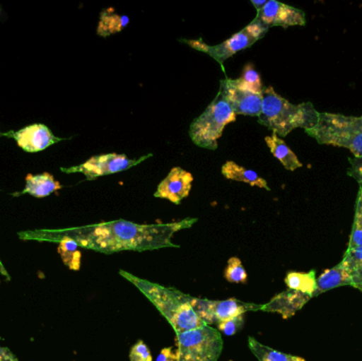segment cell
<instances>
[{
	"mask_svg": "<svg viewBox=\"0 0 362 361\" xmlns=\"http://www.w3.org/2000/svg\"><path fill=\"white\" fill-rule=\"evenodd\" d=\"M219 90L227 100L234 114L252 117H259L261 114L263 103L262 93L248 90L232 78L221 80Z\"/></svg>",
	"mask_w": 362,
	"mask_h": 361,
	"instance_id": "10",
	"label": "cell"
},
{
	"mask_svg": "<svg viewBox=\"0 0 362 361\" xmlns=\"http://www.w3.org/2000/svg\"><path fill=\"white\" fill-rule=\"evenodd\" d=\"M351 167L349 169L348 175L354 178L358 182L359 188H362V157L361 158H350Z\"/></svg>",
	"mask_w": 362,
	"mask_h": 361,
	"instance_id": "29",
	"label": "cell"
},
{
	"mask_svg": "<svg viewBox=\"0 0 362 361\" xmlns=\"http://www.w3.org/2000/svg\"><path fill=\"white\" fill-rule=\"evenodd\" d=\"M255 19L268 28H287L306 23L303 11L276 0H268L263 8L257 12Z\"/></svg>",
	"mask_w": 362,
	"mask_h": 361,
	"instance_id": "11",
	"label": "cell"
},
{
	"mask_svg": "<svg viewBox=\"0 0 362 361\" xmlns=\"http://www.w3.org/2000/svg\"><path fill=\"white\" fill-rule=\"evenodd\" d=\"M248 347L259 361H305L298 356L289 355L266 347L253 337H249Z\"/></svg>",
	"mask_w": 362,
	"mask_h": 361,
	"instance_id": "23",
	"label": "cell"
},
{
	"mask_svg": "<svg viewBox=\"0 0 362 361\" xmlns=\"http://www.w3.org/2000/svg\"><path fill=\"white\" fill-rule=\"evenodd\" d=\"M316 271L310 273H288L285 278V284L288 290H296L302 292L308 296L314 298L315 290H316Z\"/></svg>",
	"mask_w": 362,
	"mask_h": 361,
	"instance_id": "21",
	"label": "cell"
},
{
	"mask_svg": "<svg viewBox=\"0 0 362 361\" xmlns=\"http://www.w3.org/2000/svg\"><path fill=\"white\" fill-rule=\"evenodd\" d=\"M351 286V280L344 268L342 263L336 265L334 268L325 271L316 281V290H315V297L333 290V288H340V286Z\"/></svg>",
	"mask_w": 362,
	"mask_h": 361,
	"instance_id": "18",
	"label": "cell"
},
{
	"mask_svg": "<svg viewBox=\"0 0 362 361\" xmlns=\"http://www.w3.org/2000/svg\"><path fill=\"white\" fill-rule=\"evenodd\" d=\"M251 4H253V6H255V10H257V12H259V10H262L263 8V6H265L266 2H267V0H251Z\"/></svg>",
	"mask_w": 362,
	"mask_h": 361,
	"instance_id": "32",
	"label": "cell"
},
{
	"mask_svg": "<svg viewBox=\"0 0 362 361\" xmlns=\"http://www.w3.org/2000/svg\"><path fill=\"white\" fill-rule=\"evenodd\" d=\"M193 180V175L189 172L180 167H173L169 175L159 184L154 196L180 205L191 193Z\"/></svg>",
	"mask_w": 362,
	"mask_h": 361,
	"instance_id": "12",
	"label": "cell"
},
{
	"mask_svg": "<svg viewBox=\"0 0 362 361\" xmlns=\"http://www.w3.org/2000/svg\"><path fill=\"white\" fill-rule=\"evenodd\" d=\"M221 174L227 179L245 182V184H250V186L270 191L268 182L263 177H261L259 174L255 173L252 170L246 169L242 165H238L234 161H227L221 167Z\"/></svg>",
	"mask_w": 362,
	"mask_h": 361,
	"instance_id": "17",
	"label": "cell"
},
{
	"mask_svg": "<svg viewBox=\"0 0 362 361\" xmlns=\"http://www.w3.org/2000/svg\"><path fill=\"white\" fill-rule=\"evenodd\" d=\"M235 81L238 85L248 90L257 93H263L264 87L261 76H259V72L255 69V66L252 64H247L243 70L242 76L240 78H236Z\"/></svg>",
	"mask_w": 362,
	"mask_h": 361,
	"instance_id": "24",
	"label": "cell"
},
{
	"mask_svg": "<svg viewBox=\"0 0 362 361\" xmlns=\"http://www.w3.org/2000/svg\"><path fill=\"white\" fill-rule=\"evenodd\" d=\"M223 277L226 278L228 282L234 284H246L247 279H248V275L245 271L242 261L236 256H232L228 261Z\"/></svg>",
	"mask_w": 362,
	"mask_h": 361,
	"instance_id": "26",
	"label": "cell"
},
{
	"mask_svg": "<svg viewBox=\"0 0 362 361\" xmlns=\"http://www.w3.org/2000/svg\"><path fill=\"white\" fill-rule=\"evenodd\" d=\"M268 30H269V28L253 19L249 25L243 28L240 31L236 32L231 37L228 38L221 44L215 45V46H209L202 38H198V40H182L181 42H185L195 50L206 53L215 61H218L221 65H223L229 57H233L240 51L253 46L257 40H261L266 35Z\"/></svg>",
	"mask_w": 362,
	"mask_h": 361,
	"instance_id": "7",
	"label": "cell"
},
{
	"mask_svg": "<svg viewBox=\"0 0 362 361\" xmlns=\"http://www.w3.org/2000/svg\"><path fill=\"white\" fill-rule=\"evenodd\" d=\"M312 297L296 290H288L276 295L274 298L262 307L261 311L279 313L284 319L293 317L299 312Z\"/></svg>",
	"mask_w": 362,
	"mask_h": 361,
	"instance_id": "14",
	"label": "cell"
},
{
	"mask_svg": "<svg viewBox=\"0 0 362 361\" xmlns=\"http://www.w3.org/2000/svg\"><path fill=\"white\" fill-rule=\"evenodd\" d=\"M189 302L200 319L209 326H217L221 322L244 315L248 312L261 311L263 307L262 304L243 302L235 298L227 300H208L189 296Z\"/></svg>",
	"mask_w": 362,
	"mask_h": 361,
	"instance_id": "8",
	"label": "cell"
},
{
	"mask_svg": "<svg viewBox=\"0 0 362 361\" xmlns=\"http://www.w3.org/2000/svg\"><path fill=\"white\" fill-rule=\"evenodd\" d=\"M197 220V218H187L167 224L150 225L136 224L125 220H112L53 231L51 239L71 237L80 247L105 254L180 248V245L173 243L174 235L183 229L191 228Z\"/></svg>",
	"mask_w": 362,
	"mask_h": 361,
	"instance_id": "1",
	"label": "cell"
},
{
	"mask_svg": "<svg viewBox=\"0 0 362 361\" xmlns=\"http://www.w3.org/2000/svg\"><path fill=\"white\" fill-rule=\"evenodd\" d=\"M119 273L151 301L159 313L169 321L176 334L196 330L206 324L189 304V295L183 294L175 288H165L160 284L141 279L125 271H120Z\"/></svg>",
	"mask_w": 362,
	"mask_h": 361,
	"instance_id": "2",
	"label": "cell"
},
{
	"mask_svg": "<svg viewBox=\"0 0 362 361\" xmlns=\"http://www.w3.org/2000/svg\"><path fill=\"white\" fill-rule=\"evenodd\" d=\"M14 358L8 350L0 347V361H11Z\"/></svg>",
	"mask_w": 362,
	"mask_h": 361,
	"instance_id": "31",
	"label": "cell"
},
{
	"mask_svg": "<svg viewBox=\"0 0 362 361\" xmlns=\"http://www.w3.org/2000/svg\"><path fill=\"white\" fill-rule=\"evenodd\" d=\"M245 318L244 315L238 316V317L232 318V319L226 320L217 324V330L221 334L226 336H233L236 333L240 332L244 326Z\"/></svg>",
	"mask_w": 362,
	"mask_h": 361,
	"instance_id": "27",
	"label": "cell"
},
{
	"mask_svg": "<svg viewBox=\"0 0 362 361\" xmlns=\"http://www.w3.org/2000/svg\"><path fill=\"white\" fill-rule=\"evenodd\" d=\"M12 137L19 148L28 153L42 152L62 140L45 124L28 125L13 133Z\"/></svg>",
	"mask_w": 362,
	"mask_h": 361,
	"instance_id": "13",
	"label": "cell"
},
{
	"mask_svg": "<svg viewBox=\"0 0 362 361\" xmlns=\"http://www.w3.org/2000/svg\"><path fill=\"white\" fill-rule=\"evenodd\" d=\"M342 265L351 280V286L362 292V247L348 248Z\"/></svg>",
	"mask_w": 362,
	"mask_h": 361,
	"instance_id": "19",
	"label": "cell"
},
{
	"mask_svg": "<svg viewBox=\"0 0 362 361\" xmlns=\"http://www.w3.org/2000/svg\"><path fill=\"white\" fill-rule=\"evenodd\" d=\"M235 120L236 114L221 91L218 90L206 110L192 122L189 138L199 148L216 150L223 129L230 123L235 122Z\"/></svg>",
	"mask_w": 362,
	"mask_h": 361,
	"instance_id": "5",
	"label": "cell"
},
{
	"mask_svg": "<svg viewBox=\"0 0 362 361\" xmlns=\"http://www.w3.org/2000/svg\"><path fill=\"white\" fill-rule=\"evenodd\" d=\"M59 242V254L63 259L66 266L71 271H78L81 268V254L78 244L71 237H57L52 239Z\"/></svg>",
	"mask_w": 362,
	"mask_h": 361,
	"instance_id": "22",
	"label": "cell"
},
{
	"mask_svg": "<svg viewBox=\"0 0 362 361\" xmlns=\"http://www.w3.org/2000/svg\"><path fill=\"white\" fill-rule=\"evenodd\" d=\"M265 142L272 154L282 163L283 167L287 171H296V170L303 167L297 155L288 148L284 140L281 139L276 134L272 133V135L265 137Z\"/></svg>",
	"mask_w": 362,
	"mask_h": 361,
	"instance_id": "16",
	"label": "cell"
},
{
	"mask_svg": "<svg viewBox=\"0 0 362 361\" xmlns=\"http://www.w3.org/2000/svg\"><path fill=\"white\" fill-rule=\"evenodd\" d=\"M11 361H18V360H16V358H15V357H14V358H13V360H11Z\"/></svg>",
	"mask_w": 362,
	"mask_h": 361,
	"instance_id": "33",
	"label": "cell"
},
{
	"mask_svg": "<svg viewBox=\"0 0 362 361\" xmlns=\"http://www.w3.org/2000/svg\"><path fill=\"white\" fill-rule=\"evenodd\" d=\"M129 16L116 14L112 8H107L101 13L99 25L97 28V34L102 37H107V36L122 31L129 25Z\"/></svg>",
	"mask_w": 362,
	"mask_h": 361,
	"instance_id": "20",
	"label": "cell"
},
{
	"mask_svg": "<svg viewBox=\"0 0 362 361\" xmlns=\"http://www.w3.org/2000/svg\"><path fill=\"white\" fill-rule=\"evenodd\" d=\"M156 361H178L177 349L165 348L161 350Z\"/></svg>",
	"mask_w": 362,
	"mask_h": 361,
	"instance_id": "30",
	"label": "cell"
},
{
	"mask_svg": "<svg viewBox=\"0 0 362 361\" xmlns=\"http://www.w3.org/2000/svg\"><path fill=\"white\" fill-rule=\"evenodd\" d=\"M305 133L319 144L348 148L355 158L362 157V116L319 112L318 124Z\"/></svg>",
	"mask_w": 362,
	"mask_h": 361,
	"instance_id": "4",
	"label": "cell"
},
{
	"mask_svg": "<svg viewBox=\"0 0 362 361\" xmlns=\"http://www.w3.org/2000/svg\"><path fill=\"white\" fill-rule=\"evenodd\" d=\"M362 247V188H359L355 205L354 223L348 248Z\"/></svg>",
	"mask_w": 362,
	"mask_h": 361,
	"instance_id": "25",
	"label": "cell"
},
{
	"mask_svg": "<svg viewBox=\"0 0 362 361\" xmlns=\"http://www.w3.org/2000/svg\"><path fill=\"white\" fill-rule=\"evenodd\" d=\"M262 97L263 103L257 121L279 137H286L293 129L308 131L318 124L319 112L310 102L293 104L281 97L272 86L263 89Z\"/></svg>",
	"mask_w": 362,
	"mask_h": 361,
	"instance_id": "3",
	"label": "cell"
},
{
	"mask_svg": "<svg viewBox=\"0 0 362 361\" xmlns=\"http://www.w3.org/2000/svg\"><path fill=\"white\" fill-rule=\"evenodd\" d=\"M131 361H153L152 354L148 345L142 341H138L129 351Z\"/></svg>",
	"mask_w": 362,
	"mask_h": 361,
	"instance_id": "28",
	"label": "cell"
},
{
	"mask_svg": "<svg viewBox=\"0 0 362 361\" xmlns=\"http://www.w3.org/2000/svg\"><path fill=\"white\" fill-rule=\"evenodd\" d=\"M152 156L153 154H148L139 159H129L123 154L108 153V154L91 157L82 165H76V167H68V169L63 167L62 171L64 173H82L87 180H95L102 176L127 171Z\"/></svg>",
	"mask_w": 362,
	"mask_h": 361,
	"instance_id": "9",
	"label": "cell"
},
{
	"mask_svg": "<svg viewBox=\"0 0 362 361\" xmlns=\"http://www.w3.org/2000/svg\"><path fill=\"white\" fill-rule=\"evenodd\" d=\"M176 347L178 361H217L223 350V336L217 329L204 324L176 334Z\"/></svg>",
	"mask_w": 362,
	"mask_h": 361,
	"instance_id": "6",
	"label": "cell"
},
{
	"mask_svg": "<svg viewBox=\"0 0 362 361\" xmlns=\"http://www.w3.org/2000/svg\"><path fill=\"white\" fill-rule=\"evenodd\" d=\"M63 188L59 182L54 179L53 175L49 173L32 175L29 174L25 177V187L21 192L15 193L16 195L30 194L36 199H44L52 193L57 192Z\"/></svg>",
	"mask_w": 362,
	"mask_h": 361,
	"instance_id": "15",
	"label": "cell"
}]
</instances>
